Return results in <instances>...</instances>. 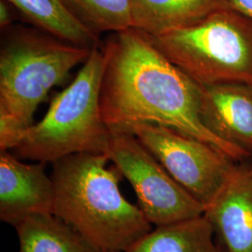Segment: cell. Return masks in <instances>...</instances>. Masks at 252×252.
<instances>
[{
    "label": "cell",
    "mask_w": 252,
    "mask_h": 252,
    "mask_svg": "<svg viewBox=\"0 0 252 252\" xmlns=\"http://www.w3.org/2000/svg\"><path fill=\"white\" fill-rule=\"evenodd\" d=\"M14 228L19 252H101L54 213L27 217Z\"/></svg>",
    "instance_id": "cell-13"
},
{
    "label": "cell",
    "mask_w": 252,
    "mask_h": 252,
    "mask_svg": "<svg viewBox=\"0 0 252 252\" xmlns=\"http://www.w3.org/2000/svg\"><path fill=\"white\" fill-rule=\"evenodd\" d=\"M13 5L7 0H0V27L1 29L12 26L15 17V11L12 10Z\"/></svg>",
    "instance_id": "cell-16"
},
{
    "label": "cell",
    "mask_w": 252,
    "mask_h": 252,
    "mask_svg": "<svg viewBox=\"0 0 252 252\" xmlns=\"http://www.w3.org/2000/svg\"><path fill=\"white\" fill-rule=\"evenodd\" d=\"M43 162L26 163L0 151V219L13 227L27 217L54 213V180Z\"/></svg>",
    "instance_id": "cell-8"
},
{
    "label": "cell",
    "mask_w": 252,
    "mask_h": 252,
    "mask_svg": "<svg viewBox=\"0 0 252 252\" xmlns=\"http://www.w3.org/2000/svg\"><path fill=\"white\" fill-rule=\"evenodd\" d=\"M204 215L224 252H252V176L248 168L234 167Z\"/></svg>",
    "instance_id": "cell-10"
},
{
    "label": "cell",
    "mask_w": 252,
    "mask_h": 252,
    "mask_svg": "<svg viewBox=\"0 0 252 252\" xmlns=\"http://www.w3.org/2000/svg\"><path fill=\"white\" fill-rule=\"evenodd\" d=\"M200 114L219 138L252 156V86L243 83L199 85Z\"/></svg>",
    "instance_id": "cell-9"
},
{
    "label": "cell",
    "mask_w": 252,
    "mask_h": 252,
    "mask_svg": "<svg viewBox=\"0 0 252 252\" xmlns=\"http://www.w3.org/2000/svg\"><path fill=\"white\" fill-rule=\"evenodd\" d=\"M104 153H76L53 163L54 214L101 252H126L153 228L122 193V174Z\"/></svg>",
    "instance_id": "cell-2"
},
{
    "label": "cell",
    "mask_w": 252,
    "mask_h": 252,
    "mask_svg": "<svg viewBox=\"0 0 252 252\" xmlns=\"http://www.w3.org/2000/svg\"><path fill=\"white\" fill-rule=\"evenodd\" d=\"M0 50V151H12L33 125L37 107L67 81L92 49L74 45L38 28L2 29Z\"/></svg>",
    "instance_id": "cell-3"
},
{
    "label": "cell",
    "mask_w": 252,
    "mask_h": 252,
    "mask_svg": "<svg viewBox=\"0 0 252 252\" xmlns=\"http://www.w3.org/2000/svg\"><path fill=\"white\" fill-rule=\"evenodd\" d=\"M66 8L94 35L132 27L129 0H62Z\"/></svg>",
    "instance_id": "cell-15"
},
{
    "label": "cell",
    "mask_w": 252,
    "mask_h": 252,
    "mask_svg": "<svg viewBox=\"0 0 252 252\" xmlns=\"http://www.w3.org/2000/svg\"><path fill=\"white\" fill-rule=\"evenodd\" d=\"M248 169H249V171H250V173H251V174H252V165H251V166H250V167H249V168H248Z\"/></svg>",
    "instance_id": "cell-18"
},
{
    "label": "cell",
    "mask_w": 252,
    "mask_h": 252,
    "mask_svg": "<svg viewBox=\"0 0 252 252\" xmlns=\"http://www.w3.org/2000/svg\"><path fill=\"white\" fill-rule=\"evenodd\" d=\"M103 51L106 67L100 107L110 132L139 124L167 126L214 146L234 162L251 157L214 135L200 114V87L144 33H112Z\"/></svg>",
    "instance_id": "cell-1"
},
{
    "label": "cell",
    "mask_w": 252,
    "mask_h": 252,
    "mask_svg": "<svg viewBox=\"0 0 252 252\" xmlns=\"http://www.w3.org/2000/svg\"><path fill=\"white\" fill-rule=\"evenodd\" d=\"M105 67L106 55L96 46L72 82L55 95L43 119L25 132L13 154L43 163L76 153L106 154L111 132L100 107Z\"/></svg>",
    "instance_id": "cell-4"
},
{
    "label": "cell",
    "mask_w": 252,
    "mask_h": 252,
    "mask_svg": "<svg viewBox=\"0 0 252 252\" xmlns=\"http://www.w3.org/2000/svg\"><path fill=\"white\" fill-rule=\"evenodd\" d=\"M129 4L132 27L150 36L191 27L232 7L229 0H129Z\"/></svg>",
    "instance_id": "cell-11"
},
{
    "label": "cell",
    "mask_w": 252,
    "mask_h": 252,
    "mask_svg": "<svg viewBox=\"0 0 252 252\" xmlns=\"http://www.w3.org/2000/svg\"><path fill=\"white\" fill-rule=\"evenodd\" d=\"M106 155L130 182L138 207L152 225L204 215L205 206L182 188L133 134L111 132Z\"/></svg>",
    "instance_id": "cell-6"
},
{
    "label": "cell",
    "mask_w": 252,
    "mask_h": 252,
    "mask_svg": "<svg viewBox=\"0 0 252 252\" xmlns=\"http://www.w3.org/2000/svg\"><path fill=\"white\" fill-rule=\"evenodd\" d=\"M205 215L157 226L126 252H224Z\"/></svg>",
    "instance_id": "cell-12"
},
{
    "label": "cell",
    "mask_w": 252,
    "mask_h": 252,
    "mask_svg": "<svg viewBox=\"0 0 252 252\" xmlns=\"http://www.w3.org/2000/svg\"><path fill=\"white\" fill-rule=\"evenodd\" d=\"M124 132L135 135L205 208L223 188L236 166V162L214 146L167 126L139 124Z\"/></svg>",
    "instance_id": "cell-7"
},
{
    "label": "cell",
    "mask_w": 252,
    "mask_h": 252,
    "mask_svg": "<svg viewBox=\"0 0 252 252\" xmlns=\"http://www.w3.org/2000/svg\"><path fill=\"white\" fill-rule=\"evenodd\" d=\"M145 35L199 85L252 86V20L233 7L191 27L161 36Z\"/></svg>",
    "instance_id": "cell-5"
},
{
    "label": "cell",
    "mask_w": 252,
    "mask_h": 252,
    "mask_svg": "<svg viewBox=\"0 0 252 252\" xmlns=\"http://www.w3.org/2000/svg\"><path fill=\"white\" fill-rule=\"evenodd\" d=\"M234 9L252 20V0H229Z\"/></svg>",
    "instance_id": "cell-17"
},
{
    "label": "cell",
    "mask_w": 252,
    "mask_h": 252,
    "mask_svg": "<svg viewBox=\"0 0 252 252\" xmlns=\"http://www.w3.org/2000/svg\"><path fill=\"white\" fill-rule=\"evenodd\" d=\"M34 27L63 41L93 49L99 36L76 18L62 0H7Z\"/></svg>",
    "instance_id": "cell-14"
}]
</instances>
